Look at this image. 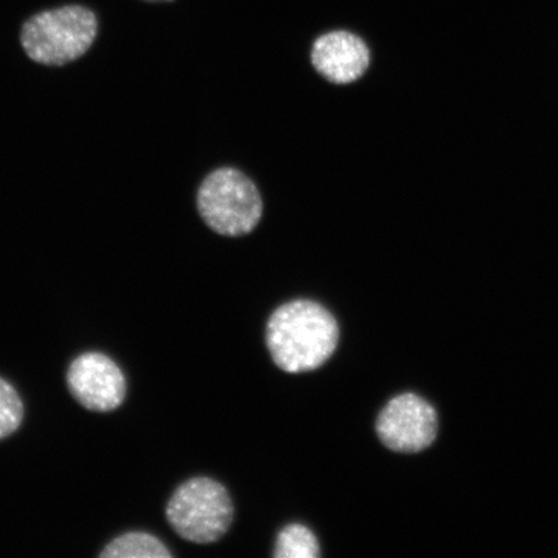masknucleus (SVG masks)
<instances>
[{"label": "nucleus", "mask_w": 558, "mask_h": 558, "mask_svg": "<svg viewBox=\"0 0 558 558\" xmlns=\"http://www.w3.org/2000/svg\"><path fill=\"white\" fill-rule=\"evenodd\" d=\"M101 558H170L172 554L157 536L145 532H130L111 541Z\"/></svg>", "instance_id": "8"}, {"label": "nucleus", "mask_w": 558, "mask_h": 558, "mask_svg": "<svg viewBox=\"0 0 558 558\" xmlns=\"http://www.w3.org/2000/svg\"><path fill=\"white\" fill-rule=\"evenodd\" d=\"M197 202L202 219L221 235H246L259 225L263 215L256 185L232 167L209 173L199 186Z\"/></svg>", "instance_id": "4"}, {"label": "nucleus", "mask_w": 558, "mask_h": 558, "mask_svg": "<svg viewBox=\"0 0 558 558\" xmlns=\"http://www.w3.org/2000/svg\"><path fill=\"white\" fill-rule=\"evenodd\" d=\"M66 384L73 399L95 413L117 410L128 392V383L121 367L109 355L100 352L78 355L68 368Z\"/></svg>", "instance_id": "6"}, {"label": "nucleus", "mask_w": 558, "mask_h": 558, "mask_svg": "<svg viewBox=\"0 0 558 558\" xmlns=\"http://www.w3.org/2000/svg\"><path fill=\"white\" fill-rule=\"evenodd\" d=\"M166 518L181 538L208 544L227 534L234 507L227 488L218 481L194 477L174 490L166 507Z\"/></svg>", "instance_id": "3"}, {"label": "nucleus", "mask_w": 558, "mask_h": 558, "mask_svg": "<svg viewBox=\"0 0 558 558\" xmlns=\"http://www.w3.org/2000/svg\"><path fill=\"white\" fill-rule=\"evenodd\" d=\"M97 19L83 5H66L38 13L21 31V45L34 62L64 66L82 58L96 39Z\"/></svg>", "instance_id": "2"}, {"label": "nucleus", "mask_w": 558, "mask_h": 558, "mask_svg": "<svg viewBox=\"0 0 558 558\" xmlns=\"http://www.w3.org/2000/svg\"><path fill=\"white\" fill-rule=\"evenodd\" d=\"M24 402L10 381L0 378V439L15 434L24 421Z\"/></svg>", "instance_id": "10"}, {"label": "nucleus", "mask_w": 558, "mask_h": 558, "mask_svg": "<svg viewBox=\"0 0 558 558\" xmlns=\"http://www.w3.org/2000/svg\"><path fill=\"white\" fill-rule=\"evenodd\" d=\"M372 61L369 50L359 35L337 31L320 35L312 47V64L335 85H349L362 78Z\"/></svg>", "instance_id": "7"}, {"label": "nucleus", "mask_w": 558, "mask_h": 558, "mask_svg": "<svg viewBox=\"0 0 558 558\" xmlns=\"http://www.w3.org/2000/svg\"><path fill=\"white\" fill-rule=\"evenodd\" d=\"M274 555L277 558H317L320 547L310 527L302 523H290L279 532Z\"/></svg>", "instance_id": "9"}, {"label": "nucleus", "mask_w": 558, "mask_h": 558, "mask_svg": "<svg viewBox=\"0 0 558 558\" xmlns=\"http://www.w3.org/2000/svg\"><path fill=\"white\" fill-rule=\"evenodd\" d=\"M145 2H150V3H165V2H172V0H145Z\"/></svg>", "instance_id": "11"}, {"label": "nucleus", "mask_w": 558, "mask_h": 558, "mask_svg": "<svg viewBox=\"0 0 558 558\" xmlns=\"http://www.w3.org/2000/svg\"><path fill=\"white\" fill-rule=\"evenodd\" d=\"M437 414L421 396L402 393L390 400L376 418V434L386 448L396 452H421L434 444Z\"/></svg>", "instance_id": "5"}, {"label": "nucleus", "mask_w": 558, "mask_h": 558, "mask_svg": "<svg viewBox=\"0 0 558 558\" xmlns=\"http://www.w3.org/2000/svg\"><path fill=\"white\" fill-rule=\"evenodd\" d=\"M339 325L330 311L313 300H294L277 308L267 324V345L275 364L286 373H308L337 351Z\"/></svg>", "instance_id": "1"}]
</instances>
